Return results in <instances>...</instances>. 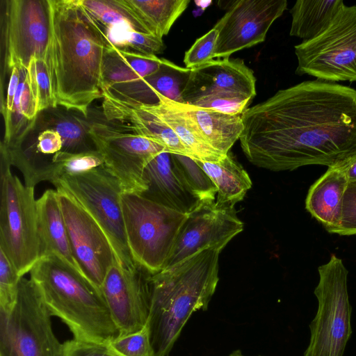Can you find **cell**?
Segmentation results:
<instances>
[{"label":"cell","instance_id":"1","mask_svg":"<svg viewBox=\"0 0 356 356\" xmlns=\"http://www.w3.org/2000/svg\"><path fill=\"white\" fill-rule=\"evenodd\" d=\"M247 159L272 171L341 164L356 153V90L318 79L278 90L241 114Z\"/></svg>","mask_w":356,"mask_h":356},{"label":"cell","instance_id":"35","mask_svg":"<svg viewBox=\"0 0 356 356\" xmlns=\"http://www.w3.org/2000/svg\"><path fill=\"white\" fill-rule=\"evenodd\" d=\"M108 344L120 356H155L147 324L137 332L118 335Z\"/></svg>","mask_w":356,"mask_h":356},{"label":"cell","instance_id":"24","mask_svg":"<svg viewBox=\"0 0 356 356\" xmlns=\"http://www.w3.org/2000/svg\"><path fill=\"white\" fill-rule=\"evenodd\" d=\"M164 58L120 49L108 44L102 71V89L131 83L156 72Z\"/></svg>","mask_w":356,"mask_h":356},{"label":"cell","instance_id":"31","mask_svg":"<svg viewBox=\"0 0 356 356\" xmlns=\"http://www.w3.org/2000/svg\"><path fill=\"white\" fill-rule=\"evenodd\" d=\"M175 167L190 191L201 201H214L218 190L196 161L186 156L172 154Z\"/></svg>","mask_w":356,"mask_h":356},{"label":"cell","instance_id":"2","mask_svg":"<svg viewBox=\"0 0 356 356\" xmlns=\"http://www.w3.org/2000/svg\"><path fill=\"white\" fill-rule=\"evenodd\" d=\"M51 38L47 63L56 106L89 115L103 98L102 71L108 42L99 24L78 0H49Z\"/></svg>","mask_w":356,"mask_h":356},{"label":"cell","instance_id":"25","mask_svg":"<svg viewBox=\"0 0 356 356\" xmlns=\"http://www.w3.org/2000/svg\"><path fill=\"white\" fill-rule=\"evenodd\" d=\"M159 102L147 104L178 136L191 158L200 161L215 162L222 159V155L208 145L203 140L193 123L176 106L175 101L161 95H158Z\"/></svg>","mask_w":356,"mask_h":356},{"label":"cell","instance_id":"21","mask_svg":"<svg viewBox=\"0 0 356 356\" xmlns=\"http://www.w3.org/2000/svg\"><path fill=\"white\" fill-rule=\"evenodd\" d=\"M36 208L40 259L56 257L82 274L72 252L57 191H45L37 200Z\"/></svg>","mask_w":356,"mask_h":356},{"label":"cell","instance_id":"16","mask_svg":"<svg viewBox=\"0 0 356 356\" xmlns=\"http://www.w3.org/2000/svg\"><path fill=\"white\" fill-rule=\"evenodd\" d=\"M243 227L234 206L218 204L215 201L202 202L188 214L165 268L204 249L222 250L243 230Z\"/></svg>","mask_w":356,"mask_h":356},{"label":"cell","instance_id":"19","mask_svg":"<svg viewBox=\"0 0 356 356\" xmlns=\"http://www.w3.org/2000/svg\"><path fill=\"white\" fill-rule=\"evenodd\" d=\"M191 70L164 58L154 73L134 82L113 86L108 89L131 100L145 104L159 102L158 95L182 103L181 92Z\"/></svg>","mask_w":356,"mask_h":356},{"label":"cell","instance_id":"33","mask_svg":"<svg viewBox=\"0 0 356 356\" xmlns=\"http://www.w3.org/2000/svg\"><path fill=\"white\" fill-rule=\"evenodd\" d=\"M27 72L38 113L49 108L56 107L53 97L47 60L32 58L27 67Z\"/></svg>","mask_w":356,"mask_h":356},{"label":"cell","instance_id":"15","mask_svg":"<svg viewBox=\"0 0 356 356\" xmlns=\"http://www.w3.org/2000/svg\"><path fill=\"white\" fill-rule=\"evenodd\" d=\"M151 276L137 263L126 268L115 261L108 269L101 291L119 335L137 332L147 324L151 304Z\"/></svg>","mask_w":356,"mask_h":356},{"label":"cell","instance_id":"34","mask_svg":"<svg viewBox=\"0 0 356 356\" xmlns=\"http://www.w3.org/2000/svg\"><path fill=\"white\" fill-rule=\"evenodd\" d=\"M252 99L236 93L214 92L198 97L189 104L225 114L241 115L248 108Z\"/></svg>","mask_w":356,"mask_h":356},{"label":"cell","instance_id":"36","mask_svg":"<svg viewBox=\"0 0 356 356\" xmlns=\"http://www.w3.org/2000/svg\"><path fill=\"white\" fill-rule=\"evenodd\" d=\"M218 35V31L213 27L197 38L184 54L185 67L195 69L214 60Z\"/></svg>","mask_w":356,"mask_h":356},{"label":"cell","instance_id":"23","mask_svg":"<svg viewBox=\"0 0 356 356\" xmlns=\"http://www.w3.org/2000/svg\"><path fill=\"white\" fill-rule=\"evenodd\" d=\"M35 126L40 131H56L63 140L61 151L80 153L96 149L89 134V117L79 112L60 106L49 108L38 114Z\"/></svg>","mask_w":356,"mask_h":356},{"label":"cell","instance_id":"26","mask_svg":"<svg viewBox=\"0 0 356 356\" xmlns=\"http://www.w3.org/2000/svg\"><path fill=\"white\" fill-rule=\"evenodd\" d=\"M195 161L217 188L218 204L234 206L252 186L248 172L229 152L215 162Z\"/></svg>","mask_w":356,"mask_h":356},{"label":"cell","instance_id":"4","mask_svg":"<svg viewBox=\"0 0 356 356\" xmlns=\"http://www.w3.org/2000/svg\"><path fill=\"white\" fill-rule=\"evenodd\" d=\"M29 273L51 315L68 327L74 339L108 343L119 335L102 291L79 271L49 256Z\"/></svg>","mask_w":356,"mask_h":356},{"label":"cell","instance_id":"10","mask_svg":"<svg viewBox=\"0 0 356 356\" xmlns=\"http://www.w3.org/2000/svg\"><path fill=\"white\" fill-rule=\"evenodd\" d=\"M294 51L296 74L332 83L356 81V5H344L323 33Z\"/></svg>","mask_w":356,"mask_h":356},{"label":"cell","instance_id":"22","mask_svg":"<svg viewBox=\"0 0 356 356\" xmlns=\"http://www.w3.org/2000/svg\"><path fill=\"white\" fill-rule=\"evenodd\" d=\"M211 148L226 155L239 140L243 125L241 115H229L214 110L175 102Z\"/></svg>","mask_w":356,"mask_h":356},{"label":"cell","instance_id":"6","mask_svg":"<svg viewBox=\"0 0 356 356\" xmlns=\"http://www.w3.org/2000/svg\"><path fill=\"white\" fill-rule=\"evenodd\" d=\"M121 204L134 261L152 275L163 270L188 215L136 193H123Z\"/></svg>","mask_w":356,"mask_h":356},{"label":"cell","instance_id":"3","mask_svg":"<svg viewBox=\"0 0 356 356\" xmlns=\"http://www.w3.org/2000/svg\"><path fill=\"white\" fill-rule=\"evenodd\" d=\"M221 251L202 250L152 275L147 325L155 356H167L191 316L207 309L219 281Z\"/></svg>","mask_w":356,"mask_h":356},{"label":"cell","instance_id":"30","mask_svg":"<svg viewBox=\"0 0 356 356\" xmlns=\"http://www.w3.org/2000/svg\"><path fill=\"white\" fill-rule=\"evenodd\" d=\"M78 2L99 24L103 30L126 26L137 31L146 33L120 0H78Z\"/></svg>","mask_w":356,"mask_h":356},{"label":"cell","instance_id":"41","mask_svg":"<svg viewBox=\"0 0 356 356\" xmlns=\"http://www.w3.org/2000/svg\"><path fill=\"white\" fill-rule=\"evenodd\" d=\"M227 356H245L240 350H236ZM261 356V355H259Z\"/></svg>","mask_w":356,"mask_h":356},{"label":"cell","instance_id":"29","mask_svg":"<svg viewBox=\"0 0 356 356\" xmlns=\"http://www.w3.org/2000/svg\"><path fill=\"white\" fill-rule=\"evenodd\" d=\"M104 33L108 44L122 50L156 56L165 48L163 39L126 26L106 29Z\"/></svg>","mask_w":356,"mask_h":356},{"label":"cell","instance_id":"28","mask_svg":"<svg viewBox=\"0 0 356 356\" xmlns=\"http://www.w3.org/2000/svg\"><path fill=\"white\" fill-rule=\"evenodd\" d=\"M147 33L161 39L167 35L190 0H120Z\"/></svg>","mask_w":356,"mask_h":356},{"label":"cell","instance_id":"40","mask_svg":"<svg viewBox=\"0 0 356 356\" xmlns=\"http://www.w3.org/2000/svg\"><path fill=\"white\" fill-rule=\"evenodd\" d=\"M339 165L344 169L349 182H356V153Z\"/></svg>","mask_w":356,"mask_h":356},{"label":"cell","instance_id":"38","mask_svg":"<svg viewBox=\"0 0 356 356\" xmlns=\"http://www.w3.org/2000/svg\"><path fill=\"white\" fill-rule=\"evenodd\" d=\"M332 234L341 236L356 234V182H349L344 194L340 225Z\"/></svg>","mask_w":356,"mask_h":356},{"label":"cell","instance_id":"32","mask_svg":"<svg viewBox=\"0 0 356 356\" xmlns=\"http://www.w3.org/2000/svg\"><path fill=\"white\" fill-rule=\"evenodd\" d=\"M51 180L54 184L61 177L86 172L104 165L102 155L97 150L80 153L60 151L51 159Z\"/></svg>","mask_w":356,"mask_h":356},{"label":"cell","instance_id":"11","mask_svg":"<svg viewBox=\"0 0 356 356\" xmlns=\"http://www.w3.org/2000/svg\"><path fill=\"white\" fill-rule=\"evenodd\" d=\"M89 134L103 156L104 165L120 181L123 193L141 195L145 192L147 165L159 154L168 152L156 142L105 118L104 120L90 119Z\"/></svg>","mask_w":356,"mask_h":356},{"label":"cell","instance_id":"12","mask_svg":"<svg viewBox=\"0 0 356 356\" xmlns=\"http://www.w3.org/2000/svg\"><path fill=\"white\" fill-rule=\"evenodd\" d=\"M1 6L6 72L16 65L27 69L33 57L47 60L51 38L49 0H3Z\"/></svg>","mask_w":356,"mask_h":356},{"label":"cell","instance_id":"17","mask_svg":"<svg viewBox=\"0 0 356 356\" xmlns=\"http://www.w3.org/2000/svg\"><path fill=\"white\" fill-rule=\"evenodd\" d=\"M214 92H230L254 99L257 95L254 72L243 60L214 59L191 70L181 92L182 103L191 104L202 96Z\"/></svg>","mask_w":356,"mask_h":356},{"label":"cell","instance_id":"27","mask_svg":"<svg viewBox=\"0 0 356 356\" xmlns=\"http://www.w3.org/2000/svg\"><path fill=\"white\" fill-rule=\"evenodd\" d=\"M342 0H298L290 10L289 34L302 41L323 33L344 6Z\"/></svg>","mask_w":356,"mask_h":356},{"label":"cell","instance_id":"14","mask_svg":"<svg viewBox=\"0 0 356 356\" xmlns=\"http://www.w3.org/2000/svg\"><path fill=\"white\" fill-rule=\"evenodd\" d=\"M74 258L82 274L100 291L117 261L113 247L98 223L70 195L56 189Z\"/></svg>","mask_w":356,"mask_h":356},{"label":"cell","instance_id":"39","mask_svg":"<svg viewBox=\"0 0 356 356\" xmlns=\"http://www.w3.org/2000/svg\"><path fill=\"white\" fill-rule=\"evenodd\" d=\"M63 356H120L108 343L73 339L63 343Z\"/></svg>","mask_w":356,"mask_h":356},{"label":"cell","instance_id":"7","mask_svg":"<svg viewBox=\"0 0 356 356\" xmlns=\"http://www.w3.org/2000/svg\"><path fill=\"white\" fill-rule=\"evenodd\" d=\"M318 272L319 280L314 291L318 308L309 324V341L302 356H343L353 332L348 271L343 261L332 254Z\"/></svg>","mask_w":356,"mask_h":356},{"label":"cell","instance_id":"5","mask_svg":"<svg viewBox=\"0 0 356 356\" xmlns=\"http://www.w3.org/2000/svg\"><path fill=\"white\" fill-rule=\"evenodd\" d=\"M6 151L0 150V250L24 277L40 258L34 188L12 174Z\"/></svg>","mask_w":356,"mask_h":356},{"label":"cell","instance_id":"8","mask_svg":"<svg viewBox=\"0 0 356 356\" xmlns=\"http://www.w3.org/2000/svg\"><path fill=\"white\" fill-rule=\"evenodd\" d=\"M51 316L33 282L22 277L13 309H0V356H63Z\"/></svg>","mask_w":356,"mask_h":356},{"label":"cell","instance_id":"37","mask_svg":"<svg viewBox=\"0 0 356 356\" xmlns=\"http://www.w3.org/2000/svg\"><path fill=\"white\" fill-rule=\"evenodd\" d=\"M21 276L0 250V309L10 312L16 301Z\"/></svg>","mask_w":356,"mask_h":356},{"label":"cell","instance_id":"9","mask_svg":"<svg viewBox=\"0 0 356 356\" xmlns=\"http://www.w3.org/2000/svg\"><path fill=\"white\" fill-rule=\"evenodd\" d=\"M73 197L93 218L107 236L117 261L129 268L134 261L127 244L122 215L120 181L104 165L64 176L54 184Z\"/></svg>","mask_w":356,"mask_h":356},{"label":"cell","instance_id":"20","mask_svg":"<svg viewBox=\"0 0 356 356\" xmlns=\"http://www.w3.org/2000/svg\"><path fill=\"white\" fill-rule=\"evenodd\" d=\"M349 181L344 169L330 167L309 187L305 209L331 233L341 221L343 201Z\"/></svg>","mask_w":356,"mask_h":356},{"label":"cell","instance_id":"18","mask_svg":"<svg viewBox=\"0 0 356 356\" xmlns=\"http://www.w3.org/2000/svg\"><path fill=\"white\" fill-rule=\"evenodd\" d=\"M144 180L147 190L140 195L175 211L188 215L202 202L181 180L170 152L159 154L147 165Z\"/></svg>","mask_w":356,"mask_h":356},{"label":"cell","instance_id":"13","mask_svg":"<svg viewBox=\"0 0 356 356\" xmlns=\"http://www.w3.org/2000/svg\"><path fill=\"white\" fill-rule=\"evenodd\" d=\"M226 10L213 27L218 31L215 59L229 58L244 49L263 42L273 22L287 8L286 0L222 1Z\"/></svg>","mask_w":356,"mask_h":356}]
</instances>
